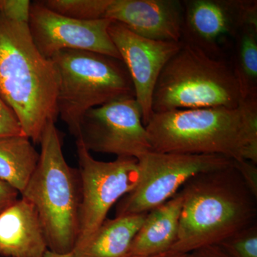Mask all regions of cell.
Returning <instances> with one entry per match:
<instances>
[{
    "label": "cell",
    "instance_id": "6da1fadb",
    "mask_svg": "<svg viewBox=\"0 0 257 257\" xmlns=\"http://www.w3.org/2000/svg\"><path fill=\"white\" fill-rule=\"evenodd\" d=\"M152 151L218 155L257 164V98L236 108L154 113L146 126Z\"/></svg>",
    "mask_w": 257,
    "mask_h": 257
},
{
    "label": "cell",
    "instance_id": "7a4b0ae2",
    "mask_svg": "<svg viewBox=\"0 0 257 257\" xmlns=\"http://www.w3.org/2000/svg\"><path fill=\"white\" fill-rule=\"evenodd\" d=\"M180 191L183 204L178 238L170 251L188 253L218 245L257 223V198L234 163L194 176Z\"/></svg>",
    "mask_w": 257,
    "mask_h": 257
},
{
    "label": "cell",
    "instance_id": "3957f363",
    "mask_svg": "<svg viewBox=\"0 0 257 257\" xmlns=\"http://www.w3.org/2000/svg\"><path fill=\"white\" fill-rule=\"evenodd\" d=\"M58 89L55 64L37 48L28 24L0 15V96L33 143H40L46 125L58 117Z\"/></svg>",
    "mask_w": 257,
    "mask_h": 257
},
{
    "label": "cell",
    "instance_id": "277c9868",
    "mask_svg": "<svg viewBox=\"0 0 257 257\" xmlns=\"http://www.w3.org/2000/svg\"><path fill=\"white\" fill-rule=\"evenodd\" d=\"M55 123L44 128L38 165L21 195L35 207L48 249L64 253L73 251L78 237L80 179L64 158Z\"/></svg>",
    "mask_w": 257,
    "mask_h": 257
},
{
    "label": "cell",
    "instance_id": "5b68a950",
    "mask_svg": "<svg viewBox=\"0 0 257 257\" xmlns=\"http://www.w3.org/2000/svg\"><path fill=\"white\" fill-rule=\"evenodd\" d=\"M243 99L231 63L182 42L180 50L161 72L152 110L236 108Z\"/></svg>",
    "mask_w": 257,
    "mask_h": 257
},
{
    "label": "cell",
    "instance_id": "8992f818",
    "mask_svg": "<svg viewBox=\"0 0 257 257\" xmlns=\"http://www.w3.org/2000/svg\"><path fill=\"white\" fill-rule=\"evenodd\" d=\"M59 76L58 116L77 138L83 116L93 108L124 97H135L124 62L83 50H63L51 58Z\"/></svg>",
    "mask_w": 257,
    "mask_h": 257
},
{
    "label": "cell",
    "instance_id": "52a82bcc",
    "mask_svg": "<svg viewBox=\"0 0 257 257\" xmlns=\"http://www.w3.org/2000/svg\"><path fill=\"white\" fill-rule=\"evenodd\" d=\"M138 161L140 181L116 203V216L147 214L174 197L194 176L234 163V160L221 155L153 151Z\"/></svg>",
    "mask_w": 257,
    "mask_h": 257
},
{
    "label": "cell",
    "instance_id": "ba28073f",
    "mask_svg": "<svg viewBox=\"0 0 257 257\" xmlns=\"http://www.w3.org/2000/svg\"><path fill=\"white\" fill-rule=\"evenodd\" d=\"M76 145L81 202L78 237L74 248L95 233L113 205L132 192L140 179L138 159L119 157L112 162H101L93 158L80 142L76 141Z\"/></svg>",
    "mask_w": 257,
    "mask_h": 257
},
{
    "label": "cell",
    "instance_id": "9c48e42d",
    "mask_svg": "<svg viewBox=\"0 0 257 257\" xmlns=\"http://www.w3.org/2000/svg\"><path fill=\"white\" fill-rule=\"evenodd\" d=\"M89 152L138 159L152 151L143 113L135 97L115 99L83 116L78 137Z\"/></svg>",
    "mask_w": 257,
    "mask_h": 257
},
{
    "label": "cell",
    "instance_id": "30bf717a",
    "mask_svg": "<svg viewBox=\"0 0 257 257\" xmlns=\"http://www.w3.org/2000/svg\"><path fill=\"white\" fill-rule=\"evenodd\" d=\"M111 23L107 19L67 18L37 1L32 3L28 28L37 48L47 59L70 50L95 52L121 60L109 34Z\"/></svg>",
    "mask_w": 257,
    "mask_h": 257
},
{
    "label": "cell",
    "instance_id": "8fae6325",
    "mask_svg": "<svg viewBox=\"0 0 257 257\" xmlns=\"http://www.w3.org/2000/svg\"><path fill=\"white\" fill-rule=\"evenodd\" d=\"M182 4V42L214 58H219L226 37L234 39L243 25L257 23L256 1L187 0Z\"/></svg>",
    "mask_w": 257,
    "mask_h": 257
},
{
    "label": "cell",
    "instance_id": "7c38bea8",
    "mask_svg": "<svg viewBox=\"0 0 257 257\" xmlns=\"http://www.w3.org/2000/svg\"><path fill=\"white\" fill-rule=\"evenodd\" d=\"M109 34L131 77L135 99L141 108L143 124L146 126L154 114L152 98L157 80L166 64L180 50L182 40H150L112 21Z\"/></svg>",
    "mask_w": 257,
    "mask_h": 257
},
{
    "label": "cell",
    "instance_id": "4fadbf2b",
    "mask_svg": "<svg viewBox=\"0 0 257 257\" xmlns=\"http://www.w3.org/2000/svg\"><path fill=\"white\" fill-rule=\"evenodd\" d=\"M183 17V4L179 0H111L104 19L145 38L179 42Z\"/></svg>",
    "mask_w": 257,
    "mask_h": 257
},
{
    "label": "cell",
    "instance_id": "5bb4252c",
    "mask_svg": "<svg viewBox=\"0 0 257 257\" xmlns=\"http://www.w3.org/2000/svg\"><path fill=\"white\" fill-rule=\"evenodd\" d=\"M46 238L35 207L21 197L0 214V256L42 257Z\"/></svg>",
    "mask_w": 257,
    "mask_h": 257
},
{
    "label": "cell",
    "instance_id": "9a60e30c",
    "mask_svg": "<svg viewBox=\"0 0 257 257\" xmlns=\"http://www.w3.org/2000/svg\"><path fill=\"white\" fill-rule=\"evenodd\" d=\"M183 196L174 197L147 213L130 246L128 255L151 256L170 251L178 238Z\"/></svg>",
    "mask_w": 257,
    "mask_h": 257
},
{
    "label": "cell",
    "instance_id": "2e32d148",
    "mask_svg": "<svg viewBox=\"0 0 257 257\" xmlns=\"http://www.w3.org/2000/svg\"><path fill=\"white\" fill-rule=\"evenodd\" d=\"M147 214L106 219L85 242L73 249L74 257H126Z\"/></svg>",
    "mask_w": 257,
    "mask_h": 257
},
{
    "label": "cell",
    "instance_id": "e0dca14e",
    "mask_svg": "<svg viewBox=\"0 0 257 257\" xmlns=\"http://www.w3.org/2000/svg\"><path fill=\"white\" fill-rule=\"evenodd\" d=\"M40 153L26 135L0 138V181L22 194L36 170Z\"/></svg>",
    "mask_w": 257,
    "mask_h": 257
},
{
    "label": "cell",
    "instance_id": "ac0fdd59",
    "mask_svg": "<svg viewBox=\"0 0 257 257\" xmlns=\"http://www.w3.org/2000/svg\"><path fill=\"white\" fill-rule=\"evenodd\" d=\"M234 40L231 64L243 99L257 98V23L243 25Z\"/></svg>",
    "mask_w": 257,
    "mask_h": 257
},
{
    "label": "cell",
    "instance_id": "d6986e66",
    "mask_svg": "<svg viewBox=\"0 0 257 257\" xmlns=\"http://www.w3.org/2000/svg\"><path fill=\"white\" fill-rule=\"evenodd\" d=\"M57 14L79 20L104 19L111 0H46L41 1Z\"/></svg>",
    "mask_w": 257,
    "mask_h": 257
},
{
    "label": "cell",
    "instance_id": "ffe728a7",
    "mask_svg": "<svg viewBox=\"0 0 257 257\" xmlns=\"http://www.w3.org/2000/svg\"><path fill=\"white\" fill-rule=\"evenodd\" d=\"M218 246L229 257H257V223L231 235Z\"/></svg>",
    "mask_w": 257,
    "mask_h": 257
},
{
    "label": "cell",
    "instance_id": "44dd1931",
    "mask_svg": "<svg viewBox=\"0 0 257 257\" xmlns=\"http://www.w3.org/2000/svg\"><path fill=\"white\" fill-rule=\"evenodd\" d=\"M31 5L29 0H0V15L10 21L28 24Z\"/></svg>",
    "mask_w": 257,
    "mask_h": 257
},
{
    "label": "cell",
    "instance_id": "7402d4cb",
    "mask_svg": "<svg viewBox=\"0 0 257 257\" xmlns=\"http://www.w3.org/2000/svg\"><path fill=\"white\" fill-rule=\"evenodd\" d=\"M25 135L13 109L0 96V138Z\"/></svg>",
    "mask_w": 257,
    "mask_h": 257
},
{
    "label": "cell",
    "instance_id": "603a6c76",
    "mask_svg": "<svg viewBox=\"0 0 257 257\" xmlns=\"http://www.w3.org/2000/svg\"><path fill=\"white\" fill-rule=\"evenodd\" d=\"M234 165L242 177L248 190L257 198V164L242 160L234 161Z\"/></svg>",
    "mask_w": 257,
    "mask_h": 257
},
{
    "label": "cell",
    "instance_id": "cb8c5ba5",
    "mask_svg": "<svg viewBox=\"0 0 257 257\" xmlns=\"http://www.w3.org/2000/svg\"><path fill=\"white\" fill-rule=\"evenodd\" d=\"M19 194L9 184L0 181V214L17 202Z\"/></svg>",
    "mask_w": 257,
    "mask_h": 257
},
{
    "label": "cell",
    "instance_id": "d4e9b609",
    "mask_svg": "<svg viewBox=\"0 0 257 257\" xmlns=\"http://www.w3.org/2000/svg\"><path fill=\"white\" fill-rule=\"evenodd\" d=\"M186 257H229L218 245L204 246L187 253Z\"/></svg>",
    "mask_w": 257,
    "mask_h": 257
},
{
    "label": "cell",
    "instance_id": "484cf974",
    "mask_svg": "<svg viewBox=\"0 0 257 257\" xmlns=\"http://www.w3.org/2000/svg\"><path fill=\"white\" fill-rule=\"evenodd\" d=\"M187 253H182L178 252H175V251H169L167 252L161 253V254L155 255V256H131V255H127L126 257H186Z\"/></svg>",
    "mask_w": 257,
    "mask_h": 257
},
{
    "label": "cell",
    "instance_id": "4316f807",
    "mask_svg": "<svg viewBox=\"0 0 257 257\" xmlns=\"http://www.w3.org/2000/svg\"><path fill=\"white\" fill-rule=\"evenodd\" d=\"M42 257H74L73 251L68 253H57L47 249Z\"/></svg>",
    "mask_w": 257,
    "mask_h": 257
}]
</instances>
